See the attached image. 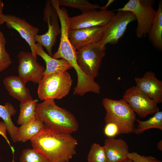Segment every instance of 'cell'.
I'll return each mask as SVG.
<instances>
[{
    "mask_svg": "<svg viewBox=\"0 0 162 162\" xmlns=\"http://www.w3.org/2000/svg\"><path fill=\"white\" fill-rule=\"evenodd\" d=\"M30 141L51 162H69L76 154L77 141L71 134L44 128Z\"/></svg>",
    "mask_w": 162,
    "mask_h": 162,
    "instance_id": "cell-1",
    "label": "cell"
},
{
    "mask_svg": "<svg viewBox=\"0 0 162 162\" xmlns=\"http://www.w3.org/2000/svg\"><path fill=\"white\" fill-rule=\"evenodd\" d=\"M36 112L45 129L71 134L78 129V124L74 115L57 106L54 100H45L37 103Z\"/></svg>",
    "mask_w": 162,
    "mask_h": 162,
    "instance_id": "cell-2",
    "label": "cell"
},
{
    "mask_svg": "<svg viewBox=\"0 0 162 162\" xmlns=\"http://www.w3.org/2000/svg\"><path fill=\"white\" fill-rule=\"evenodd\" d=\"M102 104L106 110L105 122H112L118 126L121 134H128L134 133L136 114L127 102L122 98L113 100L105 98Z\"/></svg>",
    "mask_w": 162,
    "mask_h": 162,
    "instance_id": "cell-3",
    "label": "cell"
},
{
    "mask_svg": "<svg viewBox=\"0 0 162 162\" xmlns=\"http://www.w3.org/2000/svg\"><path fill=\"white\" fill-rule=\"evenodd\" d=\"M72 81L67 71L44 75L38 83V98L43 100L62 99L69 93Z\"/></svg>",
    "mask_w": 162,
    "mask_h": 162,
    "instance_id": "cell-4",
    "label": "cell"
},
{
    "mask_svg": "<svg viewBox=\"0 0 162 162\" xmlns=\"http://www.w3.org/2000/svg\"><path fill=\"white\" fill-rule=\"evenodd\" d=\"M153 0H130L117 11H129L135 16L137 21L136 35L139 38L145 37L150 29L157 13L153 8Z\"/></svg>",
    "mask_w": 162,
    "mask_h": 162,
    "instance_id": "cell-5",
    "label": "cell"
},
{
    "mask_svg": "<svg viewBox=\"0 0 162 162\" xmlns=\"http://www.w3.org/2000/svg\"><path fill=\"white\" fill-rule=\"evenodd\" d=\"M106 46L97 43L76 50L77 63L86 75L94 78L98 76L102 60L106 55Z\"/></svg>",
    "mask_w": 162,
    "mask_h": 162,
    "instance_id": "cell-6",
    "label": "cell"
},
{
    "mask_svg": "<svg viewBox=\"0 0 162 162\" xmlns=\"http://www.w3.org/2000/svg\"><path fill=\"white\" fill-rule=\"evenodd\" d=\"M43 20L47 24V31L44 34L36 35L34 40L44 47L48 54L52 57V47L55 44L57 36L61 34V28L57 13L51 5L50 0L46 2L44 10Z\"/></svg>",
    "mask_w": 162,
    "mask_h": 162,
    "instance_id": "cell-7",
    "label": "cell"
},
{
    "mask_svg": "<svg viewBox=\"0 0 162 162\" xmlns=\"http://www.w3.org/2000/svg\"><path fill=\"white\" fill-rule=\"evenodd\" d=\"M117 11L112 19L105 26L103 35L99 43L102 45L117 44L125 32L128 25L136 20L135 16L131 12Z\"/></svg>",
    "mask_w": 162,
    "mask_h": 162,
    "instance_id": "cell-8",
    "label": "cell"
},
{
    "mask_svg": "<svg viewBox=\"0 0 162 162\" xmlns=\"http://www.w3.org/2000/svg\"><path fill=\"white\" fill-rule=\"evenodd\" d=\"M123 98L127 102L135 113L142 118L154 114L159 110L156 102L136 86L128 89L124 92Z\"/></svg>",
    "mask_w": 162,
    "mask_h": 162,
    "instance_id": "cell-9",
    "label": "cell"
},
{
    "mask_svg": "<svg viewBox=\"0 0 162 162\" xmlns=\"http://www.w3.org/2000/svg\"><path fill=\"white\" fill-rule=\"evenodd\" d=\"M115 14L113 10L104 6L97 10L82 13L69 17V26L71 29H78L106 25L112 19Z\"/></svg>",
    "mask_w": 162,
    "mask_h": 162,
    "instance_id": "cell-10",
    "label": "cell"
},
{
    "mask_svg": "<svg viewBox=\"0 0 162 162\" xmlns=\"http://www.w3.org/2000/svg\"><path fill=\"white\" fill-rule=\"evenodd\" d=\"M17 56L18 76L26 83L31 81L38 84L44 77V67L38 62L32 52L21 51Z\"/></svg>",
    "mask_w": 162,
    "mask_h": 162,
    "instance_id": "cell-11",
    "label": "cell"
},
{
    "mask_svg": "<svg viewBox=\"0 0 162 162\" xmlns=\"http://www.w3.org/2000/svg\"><path fill=\"white\" fill-rule=\"evenodd\" d=\"M3 19L8 28L15 29L19 33L29 45L34 56L37 58L34 37L39 32V28L31 25L24 19L14 15L3 14Z\"/></svg>",
    "mask_w": 162,
    "mask_h": 162,
    "instance_id": "cell-12",
    "label": "cell"
},
{
    "mask_svg": "<svg viewBox=\"0 0 162 162\" xmlns=\"http://www.w3.org/2000/svg\"><path fill=\"white\" fill-rule=\"evenodd\" d=\"M105 26L78 29H69V39L76 50L83 46L99 42L103 35Z\"/></svg>",
    "mask_w": 162,
    "mask_h": 162,
    "instance_id": "cell-13",
    "label": "cell"
},
{
    "mask_svg": "<svg viewBox=\"0 0 162 162\" xmlns=\"http://www.w3.org/2000/svg\"><path fill=\"white\" fill-rule=\"evenodd\" d=\"M135 81L136 86L158 104L162 102V81L154 72L147 71L142 77L135 78Z\"/></svg>",
    "mask_w": 162,
    "mask_h": 162,
    "instance_id": "cell-14",
    "label": "cell"
},
{
    "mask_svg": "<svg viewBox=\"0 0 162 162\" xmlns=\"http://www.w3.org/2000/svg\"><path fill=\"white\" fill-rule=\"evenodd\" d=\"M104 146L107 162H122L127 158L128 146L123 139L107 138Z\"/></svg>",
    "mask_w": 162,
    "mask_h": 162,
    "instance_id": "cell-15",
    "label": "cell"
},
{
    "mask_svg": "<svg viewBox=\"0 0 162 162\" xmlns=\"http://www.w3.org/2000/svg\"><path fill=\"white\" fill-rule=\"evenodd\" d=\"M3 84L9 95L23 102L33 99L26 84L18 76H11L5 78Z\"/></svg>",
    "mask_w": 162,
    "mask_h": 162,
    "instance_id": "cell-16",
    "label": "cell"
},
{
    "mask_svg": "<svg viewBox=\"0 0 162 162\" xmlns=\"http://www.w3.org/2000/svg\"><path fill=\"white\" fill-rule=\"evenodd\" d=\"M36 46V55L41 57L46 64L44 76L63 73L73 68L72 65L65 59L53 58L45 52L41 45L37 43Z\"/></svg>",
    "mask_w": 162,
    "mask_h": 162,
    "instance_id": "cell-17",
    "label": "cell"
},
{
    "mask_svg": "<svg viewBox=\"0 0 162 162\" xmlns=\"http://www.w3.org/2000/svg\"><path fill=\"white\" fill-rule=\"evenodd\" d=\"M149 40L153 46L160 51L162 50V1L159 3L154 19L147 34Z\"/></svg>",
    "mask_w": 162,
    "mask_h": 162,
    "instance_id": "cell-18",
    "label": "cell"
},
{
    "mask_svg": "<svg viewBox=\"0 0 162 162\" xmlns=\"http://www.w3.org/2000/svg\"><path fill=\"white\" fill-rule=\"evenodd\" d=\"M44 128L43 122L38 117L19 127L17 142H24L30 141Z\"/></svg>",
    "mask_w": 162,
    "mask_h": 162,
    "instance_id": "cell-19",
    "label": "cell"
},
{
    "mask_svg": "<svg viewBox=\"0 0 162 162\" xmlns=\"http://www.w3.org/2000/svg\"><path fill=\"white\" fill-rule=\"evenodd\" d=\"M16 111L13 105L10 102H6L4 105L0 104V118L3 121L7 131L12 142H17V135L19 127L16 126L13 123L11 116H14Z\"/></svg>",
    "mask_w": 162,
    "mask_h": 162,
    "instance_id": "cell-20",
    "label": "cell"
},
{
    "mask_svg": "<svg viewBox=\"0 0 162 162\" xmlns=\"http://www.w3.org/2000/svg\"><path fill=\"white\" fill-rule=\"evenodd\" d=\"M38 101L36 99L20 102L19 115L17 121L18 124L22 125L37 117L36 108Z\"/></svg>",
    "mask_w": 162,
    "mask_h": 162,
    "instance_id": "cell-21",
    "label": "cell"
},
{
    "mask_svg": "<svg viewBox=\"0 0 162 162\" xmlns=\"http://www.w3.org/2000/svg\"><path fill=\"white\" fill-rule=\"evenodd\" d=\"M138 124L134 132L137 134L143 133L151 128H157L162 130V112L158 111L148 120L140 121L136 119Z\"/></svg>",
    "mask_w": 162,
    "mask_h": 162,
    "instance_id": "cell-22",
    "label": "cell"
},
{
    "mask_svg": "<svg viewBox=\"0 0 162 162\" xmlns=\"http://www.w3.org/2000/svg\"><path fill=\"white\" fill-rule=\"evenodd\" d=\"M59 6H64L79 9L82 13L100 9L101 7L97 4H92L87 0H58Z\"/></svg>",
    "mask_w": 162,
    "mask_h": 162,
    "instance_id": "cell-23",
    "label": "cell"
},
{
    "mask_svg": "<svg viewBox=\"0 0 162 162\" xmlns=\"http://www.w3.org/2000/svg\"><path fill=\"white\" fill-rule=\"evenodd\" d=\"M19 161L20 162H51L44 154L33 148L23 150L20 156Z\"/></svg>",
    "mask_w": 162,
    "mask_h": 162,
    "instance_id": "cell-24",
    "label": "cell"
},
{
    "mask_svg": "<svg viewBox=\"0 0 162 162\" xmlns=\"http://www.w3.org/2000/svg\"><path fill=\"white\" fill-rule=\"evenodd\" d=\"M88 162H107L104 146L94 143L91 146L87 156Z\"/></svg>",
    "mask_w": 162,
    "mask_h": 162,
    "instance_id": "cell-25",
    "label": "cell"
},
{
    "mask_svg": "<svg viewBox=\"0 0 162 162\" xmlns=\"http://www.w3.org/2000/svg\"><path fill=\"white\" fill-rule=\"evenodd\" d=\"M6 38L0 31V72L6 69L12 63L10 56L6 49Z\"/></svg>",
    "mask_w": 162,
    "mask_h": 162,
    "instance_id": "cell-26",
    "label": "cell"
},
{
    "mask_svg": "<svg viewBox=\"0 0 162 162\" xmlns=\"http://www.w3.org/2000/svg\"><path fill=\"white\" fill-rule=\"evenodd\" d=\"M127 157L133 162H162L152 156L141 155L134 152H129L127 154Z\"/></svg>",
    "mask_w": 162,
    "mask_h": 162,
    "instance_id": "cell-27",
    "label": "cell"
},
{
    "mask_svg": "<svg viewBox=\"0 0 162 162\" xmlns=\"http://www.w3.org/2000/svg\"><path fill=\"white\" fill-rule=\"evenodd\" d=\"M104 133L107 138H113L121 134L119 128L115 123L109 122L106 123Z\"/></svg>",
    "mask_w": 162,
    "mask_h": 162,
    "instance_id": "cell-28",
    "label": "cell"
},
{
    "mask_svg": "<svg viewBox=\"0 0 162 162\" xmlns=\"http://www.w3.org/2000/svg\"><path fill=\"white\" fill-rule=\"evenodd\" d=\"M7 129L4 122H0V135H1L6 140L9 146L13 153H14L15 150L13 146H11L10 141L8 140L7 134Z\"/></svg>",
    "mask_w": 162,
    "mask_h": 162,
    "instance_id": "cell-29",
    "label": "cell"
},
{
    "mask_svg": "<svg viewBox=\"0 0 162 162\" xmlns=\"http://www.w3.org/2000/svg\"><path fill=\"white\" fill-rule=\"evenodd\" d=\"M4 6V4L1 0H0V26L3 24L4 22L3 19V10Z\"/></svg>",
    "mask_w": 162,
    "mask_h": 162,
    "instance_id": "cell-30",
    "label": "cell"
},
{
    "mask_svg": "<svg viewBox=\"0 0 162 162\" xmlns=\"http://www.w3.org/2000/svg\"><path fill=\"white\" fill-rule=\"evenodd\" d=\"M157 149L159 150L162 151V140H160L158 143L157 145Z\"/></svg>",
    "mask_w": 162,
    "mask_h": 162,
    "instance_id": "cell-31",
    "label": "cell"
},
{
    "mask_svg": "<svg viewBox=\"0 0 162 162\" xmlns=\"http://www.w3.org/2000/svg\"><path fill=\"white\" fill-rule=\"evenodd\" d=\"M122 162H133V161L130 159L127 158L125 160Z\"/></svg>",
    "mask_w": 162,
    "mask_h": 162,
    "instance_id": "cell-32",
    "label": "cell"
}]
</instances>
